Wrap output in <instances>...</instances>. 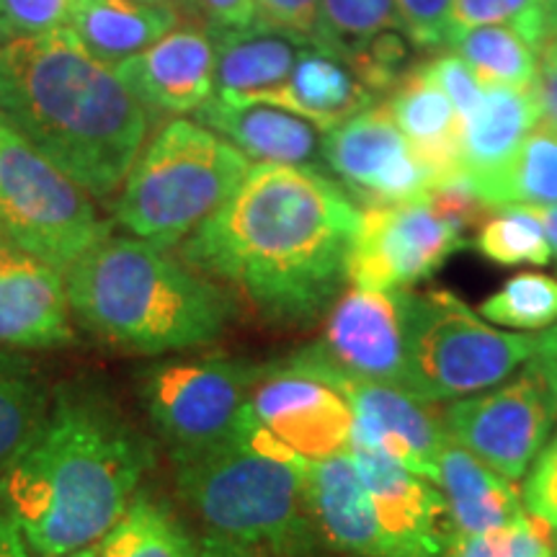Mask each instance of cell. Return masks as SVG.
Returning a JSON list of instances; mask_svg holds the SVG:
<instances>
[{"mask_svg":"<svg viewBox=\"0 0 557 557\" xmlns=\"http://www.w3.org/2000/svg\"><path fill=\"white\" fill-rule=\"evenodd\" d=\"M361 209L329 173L253 165L238 191L181 243L201 274L267 323L308 325L336 302Z\"/></svg>","mask_w":557,"mask_h":557,"instance_id":"1","label":"cell"},{"mask_svg":"<svg viewBox=\"0 0 557 557\" xmlns=\"http://www.w3.org/2000/svg\"><path fill=\"white\" fill-rule=\"evenodd\" d=\"M150 465V444L107 398L62 389L29 447L0 475V506L32 555H70L107 537Z\"/></svg>","mask_w":557,"mask_h":557,"instance_id":"2","label":"cell"},{"mask_svg":"<svg viewBox=\"0 0 557 557\" xmlns=\"http://www.w3.org/2000/svg\"><path fill=\"white\" fill-rule=\"evenodd\" d=\"M0 114L94 199L116 197L152 120L67 26L0 47Z\"/></svg>","mask_w":557,"mask_h":557,"instance_id":"3","label":"cell"},{"mask_svg":"<svg viewBox=\"0 0 557 557\" xmlns=\"http://www.w3.org/2000/svg\"><path fill=\"white\" fill-rule=\"evenodd\" d=\"M73 320L135 354L189 351L227 333L235 297L184 256L135 235L96 243L65 271Z\"/></svg>","mask_w":557,"mask_h":557,"instance_id":"4","label":"cell"},{"mask_svg":"<svg viewBox=\"0 0 557 557\" xmlns=\"http://www.w3.org/2000/svg\"><path fill=\"white\" fill-rule=\"evenodd\" d=\"M305 468L308 459L276 442L250 410L238 436L173 462L178 496L209 537L267 557H310L318 547Z\"/></svg>","mask_w":557,"mask_h":557,"instance_id":"5","label":"cell"},{"mask_svg":"<svg viewBox=\"0 0 557 557\" xmlns=\"http://www.w3.org/2000/svg\"><path fill=\"white\" fill-rule=\"evenodd\" d=\"M253 169L205 124L169 120L143 145L114 199V222L156 246H181L238 191Z\"/></svg>","mask_w":557,"mask_h":557,"instance_id":"6","label":"cell"},{"mask_svg":"<svg viewBox=\"0 0 557 557\" xmlns=\"http://www.w3.org/2000/svg\"><path fill=\"white\" fill-rule=\"evenodd\" d=\"M408 393L442 403L485 393L537 354L540 336L498 331L449 289H400Z\"/></svg>","mask_w":557,"mask_h":557,"instance_id":"7","label":"cell"},{"mask_svg":"<svg viewBox=\"0 0 557 557\" xmlns=\"http://www.w3.org/2000/svg\"><path fill=\"white\" fill-rule=\"evenodd\" d=\"M94 197L0 114V235L65 271L107 238Z\"/></svg>","mask_w":557,"mask_h":557,"instance_id":"8","label":"cell"},{"mask_svg":"<svg viewBox=\"0 0 557 557\" xmlns=\"http://www.w3.org/2000/svg\"><path fill=\"white\" fill-rule=\"evenodd\" d=\"M261 364L230 357H191L148 369L145 413L173 462L238 436Z\"/></svg>","mask_w":557,"mask_h":557,"instance_id":"9","label":"cell"},{"mask_svg":"<svg viewBox=\"0 0 557 557\" xmlns=\"http://www.w3.org/2000/svg\"><path fill=\"white\" fill-rule=\"evenodd\" d=\"M557 423V395L537 361L519 377L444 408V426L455 444L508 480H521L547 447Z\"/></svg>","mask_w":557,"mask_h":557,"instance_id":"10","label":"cell"},{"mask_svg":"<svg viewBox=\"0 0 557 557\" xmlns=\"http://www.w3.org/2000/svg\"><path fill=\"white\" fill-rule=\"evenodd\" d=\"M250 413L276 442L308 462L351 449L354 410L305 348L261 364Z\"/></svg>","mask_w":557,"mask_h":557,"instance_id":"11","label":"cell"},{"mask_svg":"<svg viewBox=\"0 0 557 557\" xmlns=\"http://www.w3.org/2000/svg\"><path fill=\"white\" fill-rule=\"evenodd\" d=\"M462 243V233L426 199L367 207L348 250L346 282L361 289H410L436 274Z\"/></svg>","mask_w":557,"mask_h":557,"instance_id":"12","label":"cell"},{"mask_svg":"<svg viewBox=\"0 0 557 557\" xmlns=\"http://www.w3.org/2000/svg\"><path fill=\"white\" fill-rule=\"evenodd\" d=\"M323 171L364 207L408 205L431 191L429 171L410 152L385 99L325 132Z\"/></svg>","mask_w":557,"mask_h":557,"instance_id":"13","label":"cell"},{"mask_svg":"<svg viewBox=\"0 0 557 557\" xmlns=\"http://www.w3.org/2000/svg\"><path fill=\"white\" fill-rule=\"evenodd\" d=\"M305 351L351 406V444L377 449L416 475L434 480L436 457L449 442L444 410H436V403L418 400L398 387L346 377L320 357L315 346H305Z\"/></svg>","mask_w":557,"mask_h":557,"instance_id":"14","label":"cell"},{"mask_svg":"<svg viewBox=\"0 0 557 557\" xmlns=\"http://www.w3.org/2000/svg\"><path fill=\"white\" fill-rule=\"evenodd\" d=\"M312 346L346 377L377 382L408 393L400 289L348 287L341 292L329 308L323 336Z\"/></svg>","mask_w":557,"mask_h":557,"instance_id":"15","label":"cell"},{"mask_svg":"<svg viewBox=\"0 0 557 557\" xmlns=\"http://www.w3.org/2000/svg\"><path fill=\"white\" fill-rule=\"evenodd\" d=\"M389 557H442L455 540L438 487L382 451L351 444L348 449Z\"/></svg>","mask_w":557,"mask_h":557,"instance_id":"16","label":"cell"},{"mask_svg":"<svg viewBox=\"0 0 557 557\" xmlns=\"http://www.w3.org/2000/svg\"><path fill=\"white\" fill-rule=\"evenodd\" d=\"M114 73L150 116L197 114L214 96V39L207 24H184Z\"/></svg>","mask_w":557,"mask_h":557,"instance_id":"17","label":"cell"},{"mask_svg":"<svg viewBox=\"0 0 557 557\" xmlns=\"http://www.w3.org/2000/svg\"><path fill=\"white\" fill-rule=\"evenodd\" d=\"M73 338L65 274L0 240V346L39 351L67 346Z\"/></svg>","mask_w":557,"mask_h":557,"instance_id":"18","label":"cell"},{"mask_svg":"<svg viewBox=\"0 0 557 557\" xmlns=\"http://www.w3.org/2000/svg\"><path fill=\"white\" fill-rule=\"evenodd\" d=\"M194 116L248 160H259V165H305L323 171L325 132L287 109L214 94Z\"/></svg>","mask_w":557,"mask_h":557,"instance_id":"19","label":"cell"},{"mask_svg":"<svg viewBox=\"0 0 557 557\" xmlns=\"http://www.w3.org/2000/svg\"><path fill=\"white\" fill-rule=\"evenodd\" d=\"M302 483L318 542L341 557H389L372 500L348 451L308 462Z\"/></svg>","mask_w":557,"mask_h":557,"instance_id":"20","label":"cell"},{"mask_svg":"<svg viewBox=\"0 0 557 557\" xmlns=\"http://www.w3.org/2000/svg\"><path fill=\"white\" fill-rule=\"evenodd\" d=\"M410 152L429 171L431 189L462 169L465 122L421 62L406 73L385 99Z\"/></svg>","mask_w":557,"mask_h":557,"instance_id":"21","label":"cell"},{"mask_svg":"<svg viewBox=\"0 0 557 557\" xmlns=\"http://www.w3.org/2000/svg\"><path fill=\"white\" fill-rule=\"evenodd\" d=\"M431 483L447 500L455 537L498 532V529L517 524L527 513L517 483L487 468L451 438L438 451Z\"/></svg>","mask_w":557,"mask_h":557,"instance_id":"22","label":"cell"},{"mask_svg":"<svg viewBox=\"0 0 557 557\" xmlns=\"http://www.w3.org/2000/svg\"><path fill=\"white\" fill-rule=\"evenodd\" d=\"M214 39V94L227 99L259 101L284 86L299 54L312 45L310 37L271 29L256 21L246 29H212Z\"/></svg>","mask_w":557,"mask_h":557,"instance_id":"23","label":"cell"},{"mask_svg":"<svg viewBox=\"0 0 557 557\" xmlns=\"http://www.w3.org/2000/svg\"><path fill=\"white\" fill-rule=\"evenodd\" d=\"M259 101L287 109L329 132L380 99L357 78L344 58L312 41L299 54L287 83L261 96Z\"/></svg>","mask_w":557,"mask_h":557,"instance_id":"24","label":"cell"},{"mask_svg":"<svg viewBox=\"0 0 557 557\" xmlns=\"http://www.w3.org/2000/svg\"><path fill=\"white\" fill-rule=\"evenodd\" d=\"M189 24L169 5L143 0H73L67 29L103 65H120Z\"/></svg>","mask_w":557,"mask_h":557,"instance_id":"25","label":"cell"},{"mask_svg":"<svg viewBox=\"0 0 557 557\" xmlns=\"http://www.w3.org/2000/svg\"><path fill=\"white\" fill-rule=\"evenodd\" d=\"M537 122L540 109L532 99V90L483 88V99L465 122L462 156V169L475 186L478 197L491 181L504 173Z\"/></svg>","mask_w":557,"mask_h":557,"instance_id":"26","label":"cell"},{"mask_svg":"<svg viewBox=\"0 0 557 557\" xmlns=\"http://www.w3.org/2000/svg\"><path fill=\"white\" fill-rule=\"evenodd\" d=\"M52 395L29 359L0 346V475L29 447Z\"/></svg>","mask_w":557,"mask_h":557,"instance_id":"27","label":"cell"},{"mask_svg":"<svg viewBox=\"0 0 557 557\" xmlns=\"http://www.w3.org/2000/svg\"><path fill=\"white\" fill-rule=\"evenodd\" d=\"M99 557H199V542L165 500L137 496L99 542Z\"/></svg>","mask_w":557,"mask_h":557,"instance_id":"28","label":"cell"},{"mask_svg":"<svg viewBox=\"0 0 557 557\" xmlns=\"http://www.w3.org/2000/svg\"><path fill=\"white\" fill-rule=\"evenodd\" d=\"M491 209L532 207L547 209L557 205V129L545 122L529 132L517 156L496 181L480 191Z\"/></svg>","mask_w":557,"mask_h":557,"instance_id":"29","label":"cell"},{"mask_svg":"<svg viewBox=\"0 0 557 557\" xmlns=\"http://www.w3.org/2000/svg\"><path fill=\"white\" fill-rule=\"evenodd\" d=\"M449 50L468 62L483 88L532 90L537 50L508 26H475L451 34Z\"/></svg>","mask_w":557,"mask_h":557,"instance_id":"30","label":"cell"},{"mask_svg":"<svg viewBox=\"0 0 557 557\" xmlns=\"http://www.w3.org/2000/svg\"><path fill=\"white\" fill-rule=\"evenodd\" d=\"M475 248L498 267H547L553 261L542 212L532 207L493 209L478 225Z\"/></svg>","mask_w":557,"mask_h":557,"instance_id":"31","label":"cell"},{"mask_svg":"<svg viewBox=\"0 0 557 557\" xmlns=\"http://www.w3.org/2000/svg\"><path fill=\"white\" fill-rule=\"evenodd\" d=\"M387 32H400L395 0H320L312 41L348 58Z\"/></svg>","mask_w":557,"mask_h":557,"instance_id":"32","label":"cell"},{"mask_svg":"<svg viewBox=\"0 0 557 557\" xmlns=\"http://www.w3.org/2000/svg\"><path fill=\"white\" fill-rule=\"evenodd\" d=\"M480 318L511 331L553 329L557 323V276L521 271L483 299Z\"/></svg>","mask_w":557,"mask_h":557,"instance_id":"33","label":"cell"},{"mask_svg":"<svg viewBox=\"0 0 557 557\" xmlns=\"http://www.w3.org/2000/svg\"><path fill=\"white\" fill-rule=\"evenodd\" d=\"M555 18L557 0H455L451 34L475 26H508L540 50L553 34Z\"/></svg>","mask_w":557,"mask_h":557,"instance_id":"34","label":"cell"},{"mask_svg":"<svg viewBox=\"0 0 557 557\" xmlns=\"http://www.w3.org/2000/svg\"><path fill=\"white\" fill-rule=\"evenodd\" d=\"M400 32L416 50L438 52L449 45L455 0H395Z\"/></svg>","mask_w":557,"mask_h":557,"instance_id":"35","label":"cell"},{"mask_svg":"<svg viewBox=\"0 0 557 557\" xmlns=\"http://www.w3.org/2000/svg\"><path fill=\"white\" fill-rule=\"evenodd\" d=\"M73 0H0V47L67 24Z\"/></svg>","mask_w":557,"mask_h":557,"instance_id":"36","label":"cell"},{"mask_svg":"<svg viewBox=\"0 0 557 557\" xmlns=\"http://www.w3.org/2000/svg\"><path fill=\"white\" fill-rule=\"evenodd\" d=\"M421 67L447 94V99L457 109V114L462 116V122H468L472 111L478 109L480 99H483V86H480L475 73L468 67V62L459 58L457 52L438 50L423 60Z\"/></svg>","mask_w":557,"mask_h":557,"instance_id":"37","label":"cell"},{"mask_svg":"<svg viewBox=\"0 0 557 557\" xmlns=\"http://www.w3.org/2000/svg\"><path fill=\"white\" fill-rule=\"evenodd\" d=\"M521 500L529 513L547 521L557 532V434L549 438L547 447L529 468Z\"/></svg>","mask_w":557,"mask_h":557,"instance_id":"38","label":"cell"},{"mask_svg":"<svg viewBox=\"0 0 557 557\" xmlns=\"http://www.w3.org/2000/svg\"><path fill=\"white\" fill-rule=\"evenodd\" d=\"M320 0H256V21L312 39Z\"/></svg>","mask_w":557,"mask_h":557,"instance_id":"39","label":"cell"},{"mask_svg":"<svg viewBox=\"0 0 557 557\" xmlns=\"http://www.w3.org/2000/svg\"><path fill=\"white\" fill-rule=\"evenodd\" d=\"M532 99L540 109V120L557 129V41H545L537 50Z\"/></svg>","mask_w":557,"mask_h":557,"instance_id":"40","label":"cell"},{"mask_svg":"<svg viewBox=\"0 0 557 557\" xmlns=\"http://www.w3.org/2000/svg\"><path fill=\"white\" fill-rule=\"evenodd\" d=\"M212 29H246L256 24V0H197Z\"/></svg>","mask_w":557,"mask_h":557,"instance_id":"41","label":"cell"},{"mask_svg":"<svg viewBox=\"0 0 557 557\" xmlns=\"http://www.w3.org/2000/svg\"><path fill=\"white\" fill-rule=\"evenodd\" d=\"M0 557H32L24 534L3 506H0Z\"/></svg>","mask_w":557,"mask_h":557,"instance_id":"42","label":"cell"},{"mask_svg":"<svg viewBox=\"0 0 557 557\" xmlns=\"http://www.w3.org/2000/svg\"><path fill=\"white\" fill-rule=\"evenodd\" d=\"M534 361H537L542 372H545L549 387H553V393L557 395V323L540 336Z\"/></svg>","mask_w":557,"mask_h":557,"instance_id":"43","label":"cell"},{"mask_svg":"<svg viewBox=\"0 0 557 557\" xmlns=\"http://www.w3.org/2000/svg\"><path fill=\"white\" fill-rule=\"evenodd\" d=\"M199 557H267L256 549L240 547L235 542L218 540V537H205L199 540Z\"/></svg>","mask_w":557,"mask_h":557,"instance_id":"44","label":"cell"},{"mask_svg":"<svg viewBox=\"0 0 557 557\" xmlns=\"http://www.w3.org/2000/svg\"><path fill=\"white\" fill-rule=\"evenodd\" d=\"M143 3H156V5H169V9L178 11L189 24H207L205 16H201L197 0H143Z\"/></svg>","mask_w":557,"mask_h":557,"instance_id":"45","label":"cell"},{"mask_svg":"<svg viewBox=\"0 0 557 557\" xmlns=\"http://www.w3.org/2000/svg\"><path fill=\"white\" fill-rule=\"evenodd\" d=\"M542 212V222H545V233L549 240V248H553V256H557V205L540 209Z\"/></svg>","mask_w":557,"mask_h":557,"instance_id":"46","label":"cell"},{"mask_svg":"<svg viewBox=\"0 0 557 557\" xmlns=\"http://www.w3.org/2000/svg\"><path fill=\"white\" fill-rule=\"evenodd\" d=\"M60 557H99V545H90V547L75 549V553H70V555H60Z\"/></svg>","mask_w":557,"mask_h":557,"instance_id":"47","label":"cell"},{"mask_svg":"<svg viewBox=\"0 0 557 557\" xmlns=\"http://www.w3.org/2000/svg\"><path fill=\"white\" fill-rule=\"evenodd\" d=\"M547 41H557V18H555V26H553V34H549Z\"/></svg>","mask_w":557,"mask_h":557,"instance_id":"48","label":"cell"},{"mask_svg":"<svg viewBox=\"0 0 557 557\" xmlns=\"http://www.w3.org/2000/svg\"><path fill=\"white\" fill-rule=\"evenodd\" d=\"M555 557H557V547H555Z\"/></svg>","mask_w":557,"mask_h":557,"instance_id":"49","label":"cell"},{"mask_svg":"<svg viewBox=\"0 0 557 557\" xmlns=\"http://www.w3.org/2000/svg\"><path fill=\"white\" fill-rule=\"evenodd\" d=\"M0 240H3V235H0Z\"/></svg>","mask_w":557,"mask_h":557,"instance_id":"50","label":"cell"}]
</instances>
